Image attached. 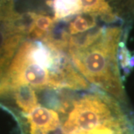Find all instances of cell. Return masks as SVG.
Listing matches in <instances>:
<instances>
[{"label":"cell","instance_id":"cell-3","mask_svg":"<svg viewBox=\"0 0 134 134\" xmlns=\"http://www.w3.org/2000/svg\"><path fill=\"white\" fill-rule=\"evenodd\" d=\"M20 13L15 0H0V84L20 46L28 35L20 24Z\"/></svg>","mask_w":134,"mask_h":134},{"label":"cell","instance_id":"cell-1","mask_svg":"<svg viewBox=\"0 0 134 134\" xmlns=\"http://www.w3.org/2000/svg\"><path fill=\"white\" fill-rule=\"evenodd\" d=\"M126 37L121 25L96 26L72 36L63 30L58 49L91 86L128 105L119 61L120 45Z\"/></svg>","mask_w":134,"mask_h":134},{"label":"cell","instance_id":"cell-2","mask_svg":"<svg viewBox=\"0 0 134 134\" xmlns=\"http://www.w3.org/2000/svg\"><path fill=\"white\" fill-rule=\"evenodd\" d=\"M23 85L35 90L90 86L64 53L42 40L29 38L20 46L5 80L0 84V97Z\"/></svg>","mask_w":134,"mask_h":134},{"label":"cell","instance_id":"cell-4","mask_svg":"<svg viewBox=\"0 0 134 134\" xmlns=\"http://www.w3.org/2000/svg\"><path fill=\"white\" fill-rule=\"evenodd\" d=\"M54 19L57 22H68L81 14V0H52Z\"/></svg>","mask_w":134,"mask_h":134},{"label":"cell","instance_id":"cell-5","mask_svg":"<svg viewBox=\"0 0 134 134\" xmlns=\"http://www.w3.org/2000/svg\"><path fill=\"white\" fill-rule=\"evenodd\" d=\"M66 23H68L69 24L66 29H64V30L71 36L85 33L98 26L96 17L83 14L76 15L75 18H72Z\"/></svg>","mask_w":134,"mask_h":134}]
</instances>
